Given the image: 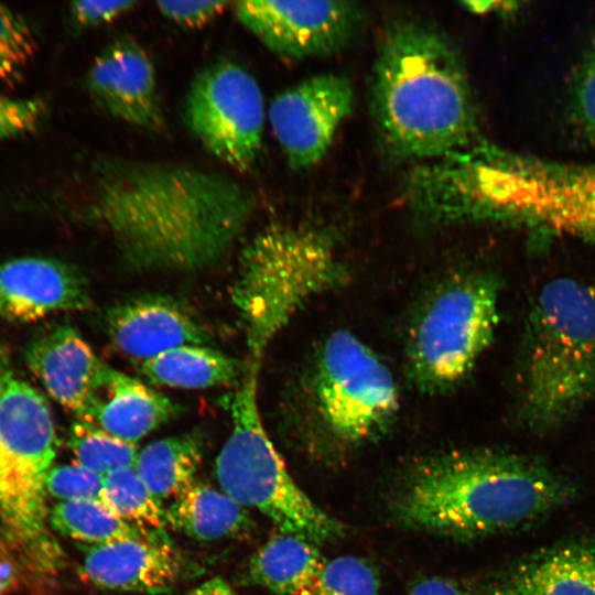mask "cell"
Returning a JSON list of instances; mask_svg holds the SVG:
<instances>
[{
	"label": "cell",
	"mask_w": 595,
	"mask_h": 595,
	"mask_svg": "<svg viewBox=\"0 0 595 595\" xmlns=\"http://www.w3.org/2000/svg\"><path fill=\"white\" fill-rule=\"evenodd\" d=\"M253 194L190 164L101 159L88 217L140 270L195 271L220 260L248 225Z\"/></svg>",
	"instance_id": "cell-1"
},
{
	"label": "cell",
	"mask_w": 595,
	"mask_h": 595,
	"mask_svg": "<svg viewBox=\"0 0 595 595\" xmlns=\"http://www.w3.org/2000/svg\"><path fill=\"white\" fill-rule=\"evenodd\" d=\"M571 482L544 464L496 450H454L421 457L389 500L400 526L472 541L539 520L574 496Z\"/></svg>",
	"instance_id": "cell-2"
},
{
	"label": "cell",
	"mask_w": 595,
	"mask_h": 595,
	"mask_svg": "<svg viewBox=\"0 0 595 595\" xmlns=\"http://www.w3.org/2000/svg\"><path fill=\"white\" fill-rule=\"evenodd\" d=\"M370 106L380 140L397 159L424 162L475 142L477 117L462 56L428 24L401 20L388 28Z\"/></svg>",
	"instance_id": "cell-3"
},
{
	"label": "cell",
	"mask_w": 595,
	"mask_h": 595,
	"mask_svg": "<svg viewBox=\"0 0 595 595\" xmlns=\"http://www.w3.org/2000/svg\"><path fill=\"white\" fill-rule=\"evenodd\" d=\"M56 450L46 399L22 378L0 343V540L37 578L56 574L64 558L47 507L46 478Z\"/></svg>",
	"instance_id": "cell-4"
},
{
	"label": "cell",
	"mask_w": 595,
	"mask_h": 595,
	"mask_svg": "<svg viewBox=\"0 0 595 595\" xmlns=\"http://www.w3.org/2000/svg\"><path fill=\"white\" fill-rule=\"evenodd\" d=\"M522 420L534 432L562 426L595 398V290L548 282L527 318L519 376Z\"/></svg>",
	"instance_id": "cell-5"
},
{
	"label": "cell",
	"mask_w": 595,
	"mask_h": 595,
	"mask_svg": "<svg viewBox=\"0 0 595 595\" xmlns=\"http://www.w3.org/2000/svg\"><path fill=\"white\" fill-rule=\"evenodd\" d=\"M347 280L328 231L292 224L260 230L242 249L230 288L245 334V361L261 365L269 344L305 304Z\"/></svg>",
	"instance_id": "cell-6"
},
{
	"label": "cell",
	"mask_w": 595,
	"mask_h": 595,
	"mask_svg": "<svg viewBox=\"0 0 595 595\" xmlns=\"http://www.w3.org/2000/svg\"><path fill=\"white\" fill-rule=\"evenodd\" d=\"M286 407L310 434L357 446L391 428L400 394L380 357L354 334L338 329L316 345L290 390Z\"/></svg>",
	"instance_id": "cell-7"
},
{
	"label": "cell",
	"mask_w": 595,
	"mask_h": 595,
	"mask_svg": "<svg viewBox=\"0 0 595 595\" xmlns=\"http://www.w3.org/2000/svg\"><path fill=\"white\" fill-rule=\"evenodd\" d=\"M260 368L245 361L229 398L232 428L215 462L219 488L246 509L263 513L279 532L315 544L335 541L344 536V526L298 486L267 434L257 399Z\"/></svg>",
	"instance_id": "cell-8"
},
{
	"label": "cell",
	"mask_w": 595,
	"mask_h": 595,
	"mask_svg": "<svg viewBox=\"0 0 595 595\" xmlns=\"http://www.w3.org/2000/svg\"><path fill=\"white\" fill-rule=\"evenodd\" d=\"M498 323L496 282L478 272L442 280L414 314L404 348L410 383L426 394L459 385L489 345Z\"/></svg>",
	"instance_id": "cell-9"
},
{
	"label": "cell",
	"mask_w": 595,
	"mask_h": 595,
	"mask_svg": "<svg viewBox=\"0 0 595 595\" xmlns=\"http://www.w3.org/2000/svg\"><path fill=\"white\" fill-rule=\"evenodd\" d=\"M488 221H522L595 240V165L518 159L494 150L482 170Z\"/></svg>",
	"instance_id": "cell-10"
},
{
	"label": "cell",
	"mask_w": 595,
	"mask_h": 595,
	"mask_svg": "<svg viewBox=\"0 0 595 595\" xmlns=\"http://www.w3.org/2000/svg\"><path fill=\"white\" fill-rule=\"evenodd\" d=\"M192 133L218 160L246 172L258 159L264 101L256 78L240 64L219 61L193 79L185 100Z\"/></svg>",
	"instance_id": "cell-11"
},
{
	"label": "cell",
	"mask_w": 595,
	"mask_h": 595,
	"mask_svg": "<svg viewBox=\"0 0 595 595\" xmlns=\"http://www.w3.org/2000/svg\"><path fill=\"white\" fill-rule=\"evenodd\" d=\"M235 13L269 51L289 60L335 53L356 35L361 10L349 1H237Z\"/></svg>",
	"instance_id": "cell-12"
},
{
	"label": "cell",
	"mask_w": 595,
	"mask_h": 595,
	"mask_svg": "<svg viewBox=\"0 0 595 595\" xmlns=\"http://www.w3.org/2000/svg\"><path fill=\"white\" fill-rule=\"evenodd\" d=\"M354 102L350 80L333 73L312 76L273 98L270 125L292 169H309L325 156Z\"/></svg>",
	"instance_id": "cell-13"
},
{
	"label": "cell",
	"mask_w": 595,
	"mask_h": 595,
	"mask_svg": "<svg viewBox=\"0 0 595 595\" xmlns=\"http://www.w3.org/2000/svg\"><path fill=\"white\" fill-rule=\"evenodd\" d=\"M93 99L109 115L132 127L162 131L165 126L155 68L130 36H119L94 60L86 77Z\"/></svg>",
	"instance_id": "cell-14"
},
{
	"label": "cell",
	"mask_w": 595,
	"mask_h": 595,
	"mask_svg": "<svg viewBox=\"0 0 595 595\" xmlns=\"http://www.w3.org/2000/svg\"><path fill=\"white\" fill-rule=\"evenodd\" d=\"M23 357L50 397L86 421L105 363L78 331L68 323L43 327L26 343Z\"/></svg>",
	"instance_id": "cell-15"
},
{
	"label": "cell",
	"mask_w": 595,
	"mask_h": 595,
	"mask_svg": "<svg viewBox=\"0 0 595 595\" xmlns=\"http://www.w3.org/2000/svg\"><path fill=\"white\" fill-rule=\"evenodd\" d=\"M106 333L130 358L145 361L184 345H204L210 335L181 301L159 294L129 298L108 309Z\"/></svg>",
	"instance_id": "cell-16"
},
{
	"label": "cell",
	"mask_w": 595,
	"mask_h": 595,
	"mask_svg": "<svg viewBox=\"0 0 595 595\" xmlns=\"http://www.w3.org/2000/svg\"><path fill=\"white\" fill-rule=\"evenodd\" d=\"M84 547L80 574L101 589L163 594L173 589L184 572L183 559L165 532Z\"/></svg>",
	"instance_id": "cell-17"
},
{
	"label": "cell",
	"mask_w": 595,
	"mask_h": 595,
	"mask_svg": "<svg viewBox=\"0 0 595 595\" xmlns=\"http://www.w3.org/2000/svg\"><path fill=\"white\" fill-rule=\"evenodd\" d=\"M91 299L84 275L50 258H19L0 263V318L34 322L60 311H84Z\"/></svg>",
	"instance_id": "cell-18"
},
{
	"label": "cell",
	"mask_w": 595,
	"mask_h": 595,
	"mask_svg": "<svg viewBox=\"0 0 595 595\" xmlns=\"http://www.w3.org/2000/svg\"><path fill=\"white\" fill-rule=\"evenodd\" d=\"M484 595H595V537L539 549L480 584Z\"/></svg>",
	"instance_id": "cell-19"
},
{
	"label": "cell",
	"mask_w": 595,
	"mask_h": 595,
	"mask_svg": "<svg viewBox=\"0 0 595 595\" xmlns=\"http://www.w3.org/2000/svg\"><path fill=\"white\" fill-rule=\"evenodd\" d=\"M178 411L163 393L105 364L85 422L136 444Z\"/></svg>",
	"instance_id": "cell-20"
},
{
	"label": "cell",
	"mask_w": 595,
	"mask_h": 595,
	"mask_svg": "<svg viewBox=\"0 0 595 595\" xmlns=\"http://www.w3.org/2000/svg\"><path fill=\"white\" fill-rule=\"evenodd\" d=\"M325 562L317 544L298 534L279 532L250 558V583L277 595H312Z\"/></svg>",
	"instance_id": "cell-21"
},
{
	"label": "cell",
	"mask_w": 595,
	"mask_h": 595,
	"mask_svg": "<svg viewBox=\"0 0 595 595\" xmlns=\"http://www.w3.org/2000/svg\"><path fill=\"white\" fill-rule=\"evenodd\" d=\"M165 520L174 530L198 541L240 538L252 529L245 507L198 480L172 500Z\"/></svg>",
	"instance_id": "cell-22"
},
{
	"label": "cell",
	"mask_w": 595,
	"mask_h": 595,
	"mask_svg": "<svg viewBox=\"0 0 595 595\" xmlns=\"http://www.w3.org/2000/svg\"><path fill=\"white\" fill-rule=\"evenodd\" d=\"M140 372L154 385L202 389L240 379L244 364L209 346L184 345L142 361Z\"/></svg>",
	"instance_id": "cell-23"
},
{
	"label": "cell",
	"mask_w": 595,
	"mask_h": 595,
	"mask_svg": "<svg viewBox=\"0 0 595 595\" xmlns=\"http://www.w3.org/2000/svg\"><path fill=\"white\" fill-rule=\"evenodd\" d=\"M203 451L198 432L160 439L139 452L134 469L160 502L174 499L196 482Z\"/></svg>",
	"instance_id": "cell-24"
},
{
	"label": "cell",
	"mask_w": 595,
	"mask_h": 595,
	"mask_svg": "<svg viewBox=\"0 0 595 595\" xmlns=\"http://www.w3.org/2000/svg\"><path fill=\"white\" fill-rule=\"evenodd\" d=\"M50 526L84 545L140 540L156 534L122 521L102 502L95 500H66L54 505L50 510Z\"/></svg>",
	"instance_id": "cell-25"
},
{
	"label": "cell",
	"mask_w": 595,
	"mask_h": 595,
	"mask_svg": "<svg viewBox=\"0 0 595 595\" xmlns=\"http://www.w3.org/2000/svg\"><path fill=\"white\" fill-rule=\"evenodd\" d=\"M101 502L116 517L143 532L164 531L165 510L134 467L119 468L104 476Z\"/></svg>",
	"instance_id": "cell-26"
},
{
	"label": "cell",
	"mask_w": 595,
	"mask_h": 595,
	"mask_svg": "<svg viewBox=\"0 0 595 595\" xmlns=\"http://www.w3.org/2000/svg\"><path fill=\"white\" fill-rule=\"evenodd\" d=\"M67 445L76 464L101 476L119 468L134 467L139 454L134 443L79 420L69 429Z\"/></svg>",
	"instance_id": "cell-27"
},
{
	"label": "cell",
	"mask_w": 595,
	"mask_h": 595,
	"mask_svg": "<svg viewBox=\"0 0 595 595\" xmlns=\"http://www.w3.org/2000/svg\"><path fill=\"white\" fill-rule=\"evenodd\" d=\"M380 577L367 560L343 555L325 560L312 595H379Z\"/></svg>",
	"instance_id": "cell-28"
},
{
	"label": "cell",
	"mask_w": 595,
	"mask_h": 595,
	"mask_svg": "<svg viewBox=\"0 0 595 595\" xmlns=\"http://www.w3.org/2000/svg\"><path fill=\"white\" fill-rule=\"evenodd\" d=\"M35 52V40L25 19L0 3V82L22 77Z\"/></svg>",
	"instance_id": "cell-29"
},
{
	"label": "cell",
	"mask_w": 595,
	"mask_h": 595,
	"mask_svg": "<svg viewBox=\"0 0 595 595\" xmlns=\"http://www.w3.org/2000/svg\"><path fill=\"white\" fill-rule=\"evenodd\" d=\"M104 476L76 463L53 466L46 478L47 495L66 500L101 502Z\"/></svg>",
	"instance_id": "cell-30"
},
{
	"label": "cell",
	"mask_w": 595,
	"mask_h": 595,
	"mask_svg": "<svg viewBox=\"0 0 595 595\" xmlns=\"http://www.w3.org/2000/svg\"><path fill=\"white\" fill-rule=\"evenodd\" d=\"M46 113L41 99L12 98L0 94V140L35 131Z\"/></svg>",
	"instance_id": "cell-31"
},
{
	"label": "cell",
	"mask_w": 595,
	"mask_h": 595,
	"mask_svg": "<svg viewBox=\"0 0 595 595\" xmlns=\"http://www.w3.org/2000/svg\"><path fill=\"white\" fill-rule=\"evenodd\" d=\"M228 4L226 1H160L156 7L165 18L193 29L210 22Z\"/></svg>",
	"instance_id": "cell-32"
},
{
	"label": "cell",
	"mask_w": 595,
	"mask_h": 595,
	"mask_svg": "<svg viewBox=\"0 0 595 595\" xmlns=\"http://www.w3.org/2000/svg\"><path fill=\"white\" fill-rule=\"evenodd\" d=\"M136 1H75L71 3L73 19L82 26H99L130 11Z\"/></svg>",
	"instance_id": "cell-33"
},
{
	"label": "cell",
	"mask_w": 595,
	"mask_h": 595,
	"mask_svg": "<svg viewBox=\"0 0 595 595\" xmlns=\"http://www.w3.org/2000/svg\"><path fill=\"white\" fill-rule=\"evenodd\" d=\"M575 104L582 123L595 134V51L588 56L578 75Z\"/></svg>",
	"instance_id": "cell-34"
},
{
	"label": "cell",
	"mask_w": 595,
	"mask_h": 595,
	"mask_svg": "<svg viewBox=\"0 0 595 595\" xmlns=\"http://www.w3.org/2000/svg\"><path fill=\"white\" fill-rule=\"evenodd\" d=\"M408 595H484L480 584L448 576H429L415 582Z\"/></svg>",
	"instance_id": "cell-35"
},
{
	"label": "cell",
	"mask_w": 595,
	"mask_h": 595,
	"mask_svg": "<svg viewBox=\"0 0 595 595\" xmlns=\"http://www.w3.org/2000/svg\"><path fill=\"white\" fill-rule=\"evenodd\" d=\"M24 570L13 553L0 541V595L13 592Z\"/></svg>",
	"instance_id": "cell-36"
},
{
	"label": "cell",
	"mask_w": 595,
	"mask_h": 595,
	"mask_svg": "<svg viewBox=\"0 0 595 595\" xmlns=\"http://www.w3.org/2000/svg\"><path fill=\"white\" fill-rule=\"evenodd\" d=\"M187 595H236V593L224 578L216 576L205 581Z\"/></svg>",
	"instance_id": "cell-37"
}]
</instances>
